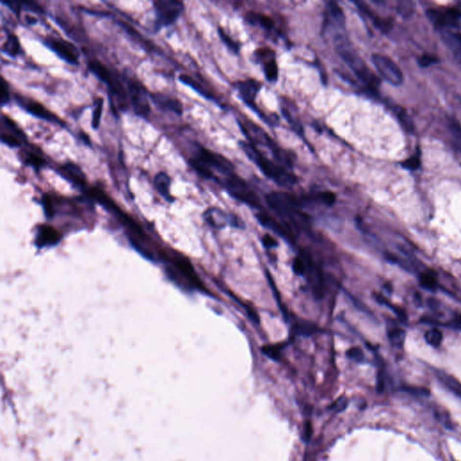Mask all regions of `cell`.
<instances>
[{"label":"cell","instance_id":"d590c367","mask_svg":"<svg viewBox=\"0 0 461 461\" xmlns=\"http://www.w3.org/2000/svg\"><path fill=\"white\" fill-rule=\"evenodd\" d=\"M375 296H376V300L378 301L379 304L388 306L389 308H391L392 311H394V313H395V315L398 316V318H400L402 321L406 322L407 316H406V313L404 312V310H402L401 308L397 307V306L390 304L388 301L387 300V299L384 297L383 295H381V294H375Z\"/></svg>","mask_w":461,"mask_h":461},{"label":"cell","instance_id":"83f0119b","mask_svg":"<svg viewBox=\"0 0 461 461\" xmlns=\"http://www.w3.org/2000/svg\"><path fill=\"white\" fill-rule=\"evenodd\" d=\"M445 29L461 28V11L456 7H448L442 11ZM444 29V30H445Z\"/></svg>","mask_w":461,"mask_h":461},{"label":"cell","instance_id":"7c38bea8","mask_svg":"<svg viewBox=\"0 0 461 461\" xmlns=\"http://www.w3.org/2000/svg\"><path fill=\"white\" fill-rule=\"evenodd\" d=\"M15 99L17 105L22 107L24 110L31 114L32 116L37 117L42 120H45L49 122H54L61 126H65L64 122H62L59 117L53 114L52 112L47 109L44 105H42L37 101L33 100L31 98H27L21 96H15Z\"/></svg>","mask_w":461,"mask_h":461},{"label":"cell","instance_id":"4316f807","mask_svg":"<svg viewBox=\"0 0 461 461\" xmlns=\"http://www.w3.org/2000/svg\"><path fill=\"white\" fill-rule=\"evenodd\" d=\"M356 5L361 9L362 13H364L366 16L369 17L372 20L373 24L376 27L382 30L383 32H388L390 28V23L388 20H385L383 18L378 17L374 12L368 7V6L362 3V2H356Z\"/></svg>","mask_w":461,"mask_h":461},{"label":"cell","instance_id":"7a4b0ae2","mask_svg":"<svg viewBox=\"0 0 461 461\" xmlns=\"http://www.w3.org/2000/svg\"><path fill=\"white\" fill-rule=\"evenodd\" d=\"M241 148L245 154L252 161L257 167L261 170L268 179L284 188L293 187L297 182V178L293 173L289 172L287 168L280 165L276 161L267 159L262 154L258 148L250 144V142L241 141L239 143Z\"/></svg>","mask_w":461,"mask_h":461},{"label":"cell","instance_id":"2e32d148","mask_svg":"<svg viewBox=\"0 0 461 461\" xmlns=\"http://www.w3.org/2000/svg\"><path fill=\"white\" fill-rule=\"evenodd\" d=\"M256 217L262 226L269 229L273 233L278 234L280 237L290 243L294 242V233L286 224L278 222L275 218L267 215V213L263 212L257 214Z\"/></svg>","mask_w":461,"mask_h":461},{"label":"cell","instance_id":"f6af8a7d","mask_svg":"<svg viewBox=\"0 0 461 461\" xmlns=\"http://www.w3.org/2000/svg\"><path fill=\"white\" fill-rule=\"evenodd\" d=\"M347 355L351 360H354V361H358V362H362L364 361V354H363L362 350L360 348H357V347L350 348V350L347 351Z\"/></svg>","mask_w":461,"mask_h":461},{"label":"cell","instance_id":"c3c4849f","mask_svg":"<svg viewBox=\"0 0 461 461\" xmlns=\"http://www.w3.org/2000/svg\"><path fill=\"white\" fill-rule=\"evenodd\" d=\"M262 243L264 245L265 248L267 249H272L278 246V242L273 238L271 235H264L262 238Z\"/></svg>","mask_w":461,"mask_h":461},{"label":"cell","instance_id":"6da1fadb","mask_svg":"<svg viewBox=\"0 0 461 461\" xmlns=\"http://www.w3.org/2000/svg\"><path fill=\"white\" fill-rule=\"evenodd\" d=\"M266 201L292 232L307 227L309 219L302 211V202L298 197L285 192H272L267 194Z\"/></svg>","mask_w":461,"mask_h":461},{"label":"cell","instance_id":"277c9868","mask_svg":"<svg viewBox=\"0 0 461 461\" xmlns=\"http://www.w3.org/2000/svg\"><path fill=\"white\" fill-rule=\"evenodd\" d=\"M189 163L195 172L206 179L218 180L215 174L216 171L222 174L224 178L234 173V165L231 161L202 146L197 147L195 154L189 159Z\"/></svg>","mask_w":461,"mask_h":461},{"label":"cell","instance_id":"836d02e7","mask_svg":"<svg viewBox=\"0 0 461 461\" xmlns=\"http://www.w3.org/2000/svg\"><path fill=\"white\" fill-rule=\"evenodd\" d=\"M420 283L424 289L428 290H435L438 288V281L433 273L424 272L420 276Z\"/></svg>","mask_w":461,"mask_h":461},{"label":"cell","instance_id":"4dcf8cb0","mask_svg":"<svg viewBox=\"0 0 461 461\" xmlns=\"http://www.w3.org/2000/svg\"><path fill=\"white\" fill-rule=\"evenodd\" d=\"M405 337H406V333L401 328L393 327L389 329V340L395 347H402L404 345Z\"/></svg>","mask_w":461,"mask_h":461},{"label":"cell","instance_id":"74e56055","mask_svg":"<svg viewBox=\"0 0 461 461\" xmlns=\"http://www.w3.org/2000/svg\"><path fill=\"white\" fill-rule=\"evenodd\" d=\"M282 113H283L284 117L287 119V121L291 125V127L294 129V131L296 132V134H299L302 137H304V129H303V126L301 125L300 122H298L296 119H294V117L290 114V112L288 109L282 108Z\"/></svg>","mask_w":461,"mask_h":461},{"label":"cell","instance_id":"816d5d0a","mask_svg":"<svg viewBox=\"0 0 461 461\" xmlns=\"http://www.w3.org/2000/svg\"><path fill=\"white\" fill-rule=\"evenodd\" d=\"M79 138L83 142L84 145H89V146L91 145V141L89 139V135L87 134H85L84 132H80V133H79Z\"/></svg>","mask_w":461,"mask_h":461},{"label":"cell","instance_id":"d6a6232c","mask_svg":"<svg viewBox=\"0 0 461 461\" xmlns=\"http://www.w3.org/2000/svg\"><path fill=\"white\" fill-rule=\"evenodd\" d=\"M218 33H219V36H220V38L222 40V43L227 46V48L229 50H232L234 53H239L240 49H241V45H239V43L235 42L231 36H229V35L223 31L222 28H218Z\"/></svg>","mask_w":461,"mask_h":461},{"label":"cell","instance_id":"ee69618b","mask_svg":"<svg viewBox=\"0 0 461 461\" xmlns=\"http://www.w3.org/2000/svg\"><path fill=\"white\" fill-rule=\"evenodd\" d=\"M403 391L405 392H407L409 394H413V395H418V396H421V395H428L430 394V391L428 390L427 388H417V387H404L402 388Z\"/></svg>","mask_w":461,"mask_h":461},{"label":"cell","instance_id":"52a82bcc","mask_svg":"<svg viewBox=\"0 0 461 461\" xmlns=\"http://www.w3.org/2000/svg\"><path fill=\"white\" fill-rule=\"evenodd\" d=\"M155 14L154 30L160 31L161 28L169 27L177 22L185 10L183 2L178 0H157L153 2Z\"/></svg>","mask_w":461,"mask_h":461},{"label":"cell","instance_id":"f35d334b","mask_svg":"<svg viewBox=\"0 0 461 461\" xmlns=\"http://www.w3.org/2000/svg\"><path fill=\"white\" fill-rule=\"evenodd\" d=\"M398 12L401 16L404 17H408L411 16L414 10L413 3L411 1H401L397 6Z\"/></svg>","mask_w":461,"mask_h":461},{"label":"cell","instance_id":"8992f818","mask_svg":"<svg viewBox=\"0 0 461 461\" xmlns=\"http://www.w3.org/2000/svg\"><path fill=\"white\" fill-rule=\"evenodd\" d=\"M241 129L243 133L247 136L248 142L257 147V145L264 146L270 150L273 157L279 163L286 165V167L291 168L293 165V158L288 151L280 148L261 127L250 122L248 123H241Z\"/></svg>","mask_w":461,"mask_h":461},{"label":"cell","instance_id":"30bf717a","mask_svg":"<svg viewBox=\"0 0 461 461\" xmlns=\"http://www.w3.org/2000/svg\"><path fill=\"white\" fill-rule=\"evenodd\" d=\"M372 62L379 75L394 86H400L404 81V75L399 66L388 56L376 53L372 55Z\"/></svg>","mask_w":461,"mask_h":461},{"label":"cell","instance_id":"d6986e66","mask_svg":"<svg viewBox=\"0 0 461 461\" xmlns=\"http://www.w3.org/2000/svg\"><path fill=\"white\" fill-rule=\"evenodd\" d=\"M246 20L250 24L254 26H259L268 33H272L275 30V21L271 17H268L265 14L259 13V12H248L246 14Z\"/></svg>","mask_w":461,"mask_h":461},{"label":"cell","instance_id":"f907efd6","mask_svg":"<svg viewBox=\"0 0 461 461\" xmlns=\"http://www.w3.org/2000/svg\"><path fill=\"white\" fill-rule=\"evenodd\" d=\"M312 432H313V429H312L311 423L306 422L305 430H304V439H305V440H308L311 438Z\"/></svg>","mask_w":461,"mask_h":461},{"label":"cell","instance_id":"e0dca14e","mask_svg":"<svg viewBox=\"0 0 461 461\" xmlns=\"http://www.w3.org/2000/svg\"><path fill=\"white\" fill-rule=\"evenodd\" d=\"M58 173L78 189H86V175L81 168L74 162H66L62 164L58 168Z\"/></svg>","mask_w":461,"mask_h":461},{"label":"cell","instance_id":"8fae6325","mask_svg":"<svg viewBox=\"0 0 461 461\" xmlns=\"http://www.w3.org/2000/svg\"><path fill=\"white\" fill-rule=\"evenodd\" d=\"M44 45L53 51L62 61L67 62L70 65L77 66L79 63V52L78 49L68 41L56 38L52 36H47L43 40Z\"/></svg>","mask_w":461,"mask_h":461},{"label":"cell","instance_id":"9c48e42d","mask_svg":"<svg viewBox=\"0 0 461 461\" xmlns=\"http://www.w3.org/2000/svg\"><path fill=\"white\" fill-rule=\"evenodd\" d=\"M127 94L129 104L137 117L147 118L150 114V95L138 80L128 79Z\"/></svg>","mask_w":461,"mask_h":461},{"label":"cell","instance_id":"1f68e13d","mask_svg":"<svg viewBox=\"0 0 461 461\" xmlns=\"http://www.w3.org/2000/svg\"><path fill=\"white\" fill-rule=\"evenodd\" d=\"M424 339L427 341L428 344L433 346L434 348H438L442 342L443 336H442V333L439 331V329L434 328L426 332V334L424 335Z\"/></svg>","mask_w":461,"mask_h":461},{"label":"cell","instance_id":"e575fe53","mask_svg":"<svg viewBox=\"0 0 461 461\" xmlns=\"http://www.w3.org/2000/svg\"><path fill=\"white\" fill-rule=\"evenodd\" d=\"M313 200L318 201L322 204H324L326 206H332L335 203L336 200V195L333 192L330 191H324V192H320L318 194L313 195L311 197Z\"/></svg>","mask_w":461,"mask_h":461},{"label":"cell","instance_id":"5bb4252c","mask_svg":"<svg viewBox=\"0 0 461 461\" xmlns=\"http://www.w3.org/2000/svg\"><path fill=\"white\" fill-rule=\"evenodd\" d=\"M235 88L238 90L242 100L244 102L247 106L252 109L253 111L259 115V117H262V113L259 109V107L255 104V99L257 95L261 89V83L256 79H245L240 80L234 84Z\"/></svg>","mask_w":461,"mask_h":461},{"label":"cell","instance_id":"d4e9b609","mask_svg":"<svg viewBox=\"0 0 461 461\" xmlns=\"http://www.w3.org/2000/svg\"><path fill=\"white\" fill-rule=\"evenodd\" d=\"M261 61L263 63V71L267 81L275 82L278 78V65L275 54L267 56Z\"/></svg>","mask_w":461,"mask_h":461},{"label":"cell","instance_id":"5b68a950","mask_svg":"<svg viewBox=\"0 0 461 461\" xmlns=\"http://www.w3.org/2000/svg\"><path fill=\"white\" fill-rule=\"evenodd\" d=\"M88 68L101 82L106 85L110 95V99L115 102V106L120 111H125L129 104L127 89L123 87L122 80L117 74L112 73L101 61L93 60L89 61Z\"/></svg>","mask_w":461,"mask_h":461},{"label":"cell","instance_id":"b9f144b4","mask_svg":"<svg viewBox=\"0 0 461 461\" xmlns=\"http://www.w3.org/2000/svg\"><path fill=\"white\" fill-rule=\"evenodd\" d=\"M293 269L294 273L297 275H305L306 271V264L305 259H302L301 257H296L293 261Z\"/></svg>","mask_w":461,"mask_h":461},{"label":"cell","instance_id":"3957f363","mask_svg":"<svg viewBox=\"0 0 461 461\" xmlns=\"http://www.w3.org/2000/svg\"><path fill=\"white\" fill-rule=\"evenodd\" d=\"M334 41L337 52L350 70L355 73L357 78L371 91H375L380 84L379 78L367 67L366 62L353 49L343 32L335 34Z\"/></svg>","mask_w":461,"mask_h":461},{"label":"cell","instance_id":"f546056e","mask_svg":"<svg viewBox=\"0 0 461 461\" xmlns=\"http://www.w3.org/2000/svg\"><path fill=\"white\" fill-rule=\"evenodd\" d=\"M103 109H104V99L102 97L95 98L93 113H92V118H91V126L94 130H97L100 126Z\"/></svg>","mask_w":461,"mask_h":461},{"label":"cell","instance_id":"f5cc1de1","mask_svg":"<svg viewBox=\"0 0 461 461\" xmlns=\"http://www.w3.org/2000/svg\"><path fill=\"white\" fill-rule=\"evenodd\" d=\"M25 22L27 23L28 24L32 25V24H35L37 23V19L35 17H32V16H26L25 17Z\"/></svg>","mask_w":461,"mask_h":461},{"label":"cell","instance_id":"7bdbcfd3","mask_svg":"<svg viewBox=\"0 0 461 461\" xmlns=\"http://www.w3.org/2000/svg\"><path fill=\"white\" fill-rule=\"evenodd\" d=\"M420 165H421V160H420V156L418 154L412 156L411 158H409L408 160L403 162V167L410 170H415L420 167Z\"/></svg>","mask_w":461,"mask_h":461},{"label":"cell","instance_id":"ffe728a7","mask_svg":"<svg viewBox=\"0 0 461 461\" xmlns=\"http://www.w3.org/2000/svg\"><path fill=\"white\" fill-rule=\"evenodd\" d=\"M441 38L446 45L450 48L456 59L461 64V34L454 33L449 29L440 31Z\"/></svg>","mask_w":461,"mask_h":461},{"label":"cell","instance_id":"bcb514c9","mask_svg":"<svg viewBox=\"0 0 461 461\" xmlns=\"http://www.w3.org/2000/svg\"><path fill=\"white\" fill-rule=\"evenodd\" d=\"M437 61H438V59H437L436 57L430 55V54H423V55L420 57L418 62H419V65H420L421 67L425 68L430 66V65H432V64H434V63L437 62Z\"/></svg>","mask_w":461,"mask_h":461},{"label":"cell","instance_id":"60d3db41","mask_svg":"<svg viewBox=\"0 0 461 461\" xmlns=\"http://www.w3.org/2000/svg\"><path fill=\"white\" fill-rule=\"evenodd\" d=\"M294 328L296 331V334H311L316 331V327L309 322H304V323L298 322Z\"/></svg>","mask_w":461,"mask_h":461},{"label":"cell","instance_id":"4fadbf2b","mask_svg":"<svg viewBox=\"0 0 461 461\" xmlns=\"http://www.w3.org/2000/svg\"><path fill=\"white\" fill-rule=\"evenodd\" d=\"M25 141V134L17 123L8 116L3 115L1 118V143L10 148H19Z\"/></svg>","mask_w":461,"mask_h":461},{"label":"cell","instance_id":"9a60e30c","mask_svg":"<svg viewBox=\"0 0 461 461\" xmlns=\"http://www.w3.org/2000/svg\"><path fill=\"white\" fill-rule=\"evenodd\" d=\"M150 99L161 111L171 112L177 116H182L183 114V104L175 97L162 93H152L150 94Z\"/></svg>","mask_w":461,"mask_h":461},{"label":"cell","instance_id":"603a6c76","mask_svg":"<svg viewBox=\"0 0 461 461\" xmlns=\"http://www.w3.org/2000/svg\"><path fill=\"white\" fill-rule=\"evenodd\" d=\"M23 161L30 167L33 168L36 171H39L47 164V161L40 152L34 150H28L24 151L23 155Z\"/></svg>","mask_w":461,"mask_h":461},{"label":"cell","instance_id":"7402d4cb","mask_svg":"<svg viewBox=\"0 0 461 461\" xmlns=\"http://www.w3.org/2000/svg\"><path fill=\"white\" fill-rule=\"evenodd\" d=\"M435 376L440 381V383L443 384L453 394L461 398V383L458 379L442 370H436Z\"/></svg>","mask_w":461,"mask_h":461},{"label":"cell","instance_id":"ba28073f","mask_svg":"<svg viewBox=\"0 0 461 461\" xmlns=\"http://www.w3.org/2000/svg\"><path fill=\"white\" fill-rule=\"evenodd\" d=\"M224 189H226L230 195L235 199L244 203L251 207H259L260 201L255 193L250 189L243 178H240L235 173L225 177L221 181Z\"/></svg>","mask_w":461,"mask_h":461},{"label":"cell","instance_id":"7dc6e473","mask_svg":"<svg viewBox=\"0 0 461 461\" xmlns=\"http://www.w3.org/2000/svg\"><path fill=\"white\" fill-rule=\"evenodd\" d=\"M435 416L436 418L439 420V422L440 423H442L444 425L445 427L448 428V429H451L452 428V424H451V422H450V417L447 416V413H442L441 411L435 412Z\"/></svg>","mask_w":461,"mask_h":461},{"label":"cell","instance_id":"ac0fdd59","mask_svg":"<svg viewBox=\"0 0 461 461\" xmlns=\"http://www.w3.org/2000/svg\"><path fill=\"white\" fill-rule=\"evenodd\" d=\"M324 24L326 29L342 32L345 27V16L343 10L336 2H329L326 6Z\"/></svg>","mask_w":461,"mask_h":461},{"label":"cell","instance_id":"cb8c5ba5","mask_svg":"<svg viewBox=\"0 0 461 461\" xmlns=\"http://www.w3.org/2000/svg\"><path fill=\"white\" fill-rule=\"evenodd\" d=\"M2 51L11 58H16L22 53V47L17 35L9 34L6 36V42L2 46Z\"/></svg>","mask_w":461,"mask_h":461},{"label":"cell","instance_id":"8d00e7d4","mask_svg":"<svg viewBox=\"0 0 461 461\" xmlns=\"http://www.w3.org/2000/svg\"><path fill=\"white\" fill-rule=\"evenodd\" d=\"M281 350H282V347L280 345H266L261 348L262 353L274 361L279 360Z\"/></svg>","mask_w":461,"mask_h":461},{"label":"cell","instance_id":"44dd1931","mask_svg":"<svg viewBox=\"0 0 461 461\" xmlns=\"http://www.w3.org/2000/svg\"><path fill=\"white\" fill-rule=\"evenodd\" d=\"M153 183H154L155 189L161 196H163L169 202H172V195L170 194L171 178L167 173L164 171L158 173L154 178Z\"/></svg>","mask_w":461,"mask_h":461},{"label":"cell","instance_id":"681fc988","mask_svg":"<svg viewBox=\"0 0 461 461\" xmlns=\"http://www.w3.org/2000/svg\"><path fill=\"white\" fill-rule=\"evenodd\" d=\"M347 406H348V401L345 400L344 398H340L334 403L333 408L334 411L339 412L343 411Z\"/></svg>","mask_w":461,"mask_h":461},{"label":"cell","instance_id":"f1b7e54d","mask_svg":"<svg viewBox=\"0 0 461 461\" xmlns=\"http://www.w3.org/2000/svg\"><path fill=\"white\" fill-rule=\"evenodd\" d=\"M450 137L456 149L461 151V125L454 118H450L448 122Z\"/></svg>","mask_w":461,"mask_h":461},{"label":"cell","instance_id":"484cf974","mask_svg":"<svg viewBox=\"0 0 461 461\" xmlns=\"http://www.w3.org/2000/svg\"><path fill=\"white\" fill-rule=\"evenodd\" d=\"M178 80H179L181 83L185 84V85L189 86V88L194 89L196 93L201 95L203 97H205L206 99L213 101L216 100L215 97H214L210 92H208L199 82H197L195 79L191 78L189 75H186V74L179 75Z\"/></svg>","mask_w":461,"mask_h":461},{"label":"cell","instance_id":"ab89813d","mask_svg":"<svg viewBox=\"0 0 461 461\" xmlns=\"http://www.w3.org/2000/svg\"><path fill=\"white\" fill-rule=\"evenodd\" d=\"M0 102L2 106H6L10 102V94L8 91L7 83L3 78H1V84H0Z\"/></svg>","mask_w":461,"mask_h":461}]
</instances>
